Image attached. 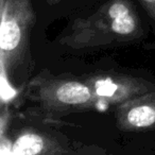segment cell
I'll return each mask as SVG.
<instances>
[{"label":"cell","instance_id":"obj_1","mask_svg":"<svg viewBox=\"0 0 155 155\" xmlns=\"http://www.w3.org/2000/svg\"><path fill=\"white\" fill-rule=\"evenodd\" d=\"M142 34L139 14L131 0H107L94 14L77 18L58 43L71 49H86L130 43Z\"/></svg>","mask_w":155,"mask_h":155},{"label":"cell","instance_id":"obj_2","mask_svg":"<svg viewBox=\"0 0 155 155\" xmlns=\"http://www.w3.org/2000/svg\"><path fill=\"white\" fill-rule=\"evenodd\" d=\"M0 66L2 80L17 86L30 65V36L35 25L32 0H0Z\"/></svg>","mask_w":155,"mask_h":155},{"label":"cell","instance_id":"obj_3","mask_svg":"<svg viewBox=\"0 0 155 155\" xmlns=\"http://www.w3.org/2000/svg\"><path fill=\"white\" fill-rule=\"evenodd\" d=\"M25 98L45 118L83 113L100 106L86 75H54L41 71L27 85Z\"/></svg>","mask_w":155,"mask_h":155},{"label":"cell","instance_id":"obj_4","mask_svg":"<svg viewBox=\"0 0 155 155\" xmlns=\"http://www.w3.org/2000/svg\"><path fill=\"white\" fill-rule=\"evenodd\" d=\"M12 151L15 155H110L98 147L72 142L36 129L18 132L12 143Z\"/></svg>","mask_w":155,"mask_h":155},{"label":"cell","instance_id":"obj_5","mask_svg":"<svg viewBox=\"0 0 155 155\" xmlns=\"http://www.w3.org/2000/svg\"><path fill=\"white\" fill-rule=\"evenodd\" d=\"M100 105L118 106L155 89L153 82L116 71H101L86 75Z\"/></svg>","mask_w":155,"mask_h":155},{"label":"cell","instance_id":"obj_6","mask_svg":"<svg viewBox=\"0 0 155 155\" xmlns=\"http://www.w3.org/2000/svg\"><path fill=\"white\" fill-rule=\"evenodd\" d=\"M115 114L117 127L122 131H154L155 89L116 106Z\"/></svg>","mask_w":155,"mask_h":155},{"label":"cell","instance_id":"obj_7","mask_svg":"<svg viewBox=\"0 0 155 155\" xmlns=\"http://www.w3.org/2000/svg\"><path fill=\"white\" fill-rule=\"evenodd\" d=\"M155 25V0H138Z\"/></svg>","mask_w":155,"mask_h":155},{"label":"cell","instance_id":"obj_8","mask_svg":"<svg viewBox=\"0 0 155 155\" xmlns=\"http://www.w3.org/2000/svg\"><path fill=\"white\" fill-rule=\"evenodd\" d=\"M61 1H63V0H47V2L49 3L50 5H56V3L61 2Z\"/></svg>","mask_w":155,"mask_h":155}]
</instances>
